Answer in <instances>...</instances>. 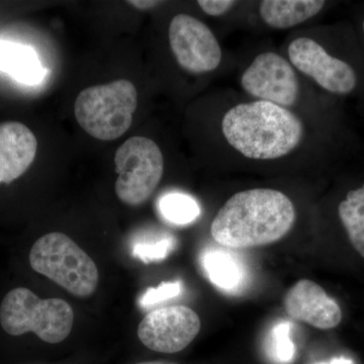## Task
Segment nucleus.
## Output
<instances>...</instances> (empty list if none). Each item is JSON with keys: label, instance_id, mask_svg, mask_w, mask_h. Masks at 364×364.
Instances as JSON below:
<instances>
[{"label": "nucleus", "instance_id": "obj_5", "mask_svg": "<svg viewBox=\"0 0 364 364\" xmlns=\"http://www.w3.org/2000/svg\"><path fill=\"white\" fill-rule=\"evenodd\" d=\"M136 107L135 85L119 79L81 91L74 105V114L88 135L100 141H114L130 129Z\"/></svg>", "mask_w": 364, "mask_h": 364}, {"label": "nucleus", "instance_id": "obj_13", "mask_svg": "<svg viewBox=\"0 0 364 364\" xmlns=\"http://www.w3.org/2000/svg\"><path fill=\"white\" fill-rule=\"evenodd\" d=\"M200 264L208 280L225 293H237L245 284V267L236 254L227 248L205 249L200 256Z\"/></svg>", "mask_w": 364, "mask_h": 364}, {"label": "nucleus", "instance_id": "obj_19", "mask_svg": "<svg viewBox=\"0 0 364 364\" xmlns=\"http://www.w3.org/2000/svg\"><path fill=\"white\" fill-rule=\"evenodd\" d=\"M181 282H164L156 287H150L139 299V305L144 309L151 308L157 304L176 298L181 293Z\"/></svg>", "mask_w": 364, "mask_h": 364}, {"label": "nucleus", "instance_id": "obj_18", "mask_svg": "<svg viewBox=\"0 0 364 364\" xmlns=\"http://www.w3.org/2000/svg\"><path fill=\"white\" fill-rule=\"evenodd\" d=\"M291 324L287 321H279L273 326L268 337V351L277 363H289L293 360L294 344L291 336Z\"/></svg>", "mask_w": 364, "mask_h": 364}, {"label": "nucleus", "instance_id": "obj_7", "mask_svg": "<svg viewBox=\"0 0 364 364\" xmlns=\"http://www.w3.org/2000/svg\"><path fill=\"white\" fill-rule=\"evenodd\" d=\"M287 52L291 64L328 92L347 97L358 91L360 85L358 68L348 60L328 52L315 40L298 38Z\"/></svg>", "mask_w": 364, "mask_h": 364}, {"label": "nucleus", "instance_id": "obj_11", "mask_svg": "<svg viewBox=\"0 0 364 364\" xmlns=\"http://www.w3.org/2000/svg\"><path fill=\"white\" fill-rule=\"evenodd\" d=\"M284 310L293 320L320 330L336 328L342 321V310L322 287L310 279L299 280L287 291Z\"/></svg>", "mask_w": 364, "mask_h": 364}, {"label": "nucleus", "instance_id": "obj_17", "mask_svg": "<svg viewBox=\"0 0 364 364\" xmlns=\"http://www.w3.org/2000/svg\"><path fill=\"white\" fill-rule=\"evenodd\" d=\"M159 210L166 221L177 226L191 224L200 215V208L195 198L181 193L163 196L159 202Z\"/></svg>", "mask_w": 364, "mask_h": 364}, {"label": "nucleus", "instance_id": "obj_22", "mask_svg": "<svg viewBox=\"0 0 364 364\" xmlns=\"http://www.w3.org/2000/svg\"><path fill=\"white\" fill-rule=\"evenodd\" d=\"M130 6L136 7V9L145 11V9H152L159 4V1H153V0H130L128 1Z\"/></svg>", "mask_w": 364, "mask_h": 364}, {"label": "nucleus", "instance_id": "obj_24", "mask_svg": "<svg viewBox=\"0 0 364 364\" xmlns=\"http://www.w3.org/2000/svg\"><path fill=\"white\" fill-rule=\"evenodd\" d=\"M135 364H176L173 363H169V361H163V360H158V361H146V363H139Z\"/></svg>", "mask_w": 364, "mask_h": 364}, {"label": "nucleus", "instance_id": "obj_16", "mask_svg": "<svg viewBox=\"0 0 364 364\" xmlns=\"http://www.w3.org/2000/svg\"><path fill=\"white\" fill-rule=\"evenodd\" d=\"M337 213L351 245L364 257V183L347 191Z\"/></svg>", "mask_w": 364, "mask_h": 364}, {"label": "nucleus", "instance_id": "obj_21", "mask_svg": "<svg viewBox=\"0 0 364 364\" xmlns=\"http://www.w3.org/2000/svg\"><path fill=\"white\" fill-rule=\"evenodd\" d=\"M198 4L203 13L208 16H219L227 14L232 7L236 6L237 2L233 0H200Z\"/></svg>", "mask_w": 364, "mask_h": 364}, {"label": "nucleus", "instance_id": "obj_15", "mask_svg": "<svg viewBox=\"0 0 364 364\" xmlns=\"http://www.w3.org/2000/svg\"><path fill=\"white\" fill-rule=\"evenodd\" d=\"M0 71L26 85H38L47 74L32 47L6 41H0Z\"/></svg>", "mask_w": 364, "mask_h": 364}, {"label": "nucleus", "instance_id": "obj_2", "mask_svg": "<svg viewBox=\"0 0 364 364\" xmlns=\"http://www.w3.org/2000/svg\"><path fill=\"white\" fill-rule=\"evenodd\" d=\"M222 131L227 142L243 156L273 160L298 147L304 124L286 107L257 100L229 109L223 119Z\"/></svg>", "mask_w": 364, "mask_h": 364}, {"label": "nucleus", "instance_id": "obj_1", "mask_svg": "<svg viewBox=\"0 0 364 364\" xmlns=\"http://www.w3.org/2000/svg\"><path fill=\"white\" fill-rule=\"evenodd\" d=\"M296 208L289 196L269 188L235 193L221 208L210 226L220 246L246 249L280 240L293 228Z\"/></svg>", "mask_w": 364, "mask_h": 364}, {"label": "nucleus", "instance_id": "obj_8", "mask_svg": "<svg viewBox=\"0 0 364 364\" xmlns=\"http://www.w3.org/2000/svg\"><path fill=\"white\" fill-rule=\"evenodd\" d=\"M169 44L177 63L193 74L215 70L222 61L217 38L207 25L188 16L177 14L169 25Z\"/></svg>", "mask_w": 364, "mask_h": 364}, {"label": "nucleus", "instance_id": "obj_4", "mask_svg": "<svg viewBox=\"0 0 364 364\" xmlns=\"http://www.w3.org/2000/svg\"><path fill=\"white\" fill-rule=\"evenodd\" d=\"M28 260L36 272L77 298H88L97 291V264L65 234L52 232L41 237L31 248Z\"/></svg>", "mask_w": 364, "mask_h": 364}, {"label": "nucleus", "instance_id": "obj_3", "mask_svg": "<svg viewBox=\"0 0 364 364\" xmlns=\"http://www.w3.org/2000/svg\"><path fill=\"white\" fill-rule=\"evenodd\" d=\"M73 309L61 299H41L26 287L9 291L0 305V325L7 334L33 332L50 344L64 341L72 331Z\"/></svg>", "mask_w": 364, "mask_h": 364}, {"label": "nucleus", "instance_id": "obj_23", "mask_svg": "<svg viewBox=\"0 0 364 364\" xmlns=\"http://www.w3.org/2000/svg\"><path fill=\"white\" fill-rule=\"evenodd\" d=\"M317 364H353V363H352V361L349 360V359L335 358V359H333V360L329 361V363H317Z\"/></svg>", "mask_w": 364, "mask_h": 364}, {"label": "nucleus", "instance_id": "obj_20", "mask_svg": "<svg viewBox=\"0 0 364 364\" xmlns=\"http://www.w3.org/2000/svg\"><path fill=\"white\" fill-rule=\"evenodd\" d=\"M174 248L173 239L163 238L153 243L138 244L134 248V254L144 262H153L166 258Z\"/></svg>", "mask_w": 364, "mask_h": 364}, {"label": "nucleus", "instance_id": "obj_9", "mask_svg": "<svg viewBox=\"0 0 364 364\" xmlns=\"http://www.w3.org/2000/svg\"><path fill=\"white\" fill-rule=\"evenodd\" d=\"M198 314L186 306H168L148 313L138 326V337L150 350L173 354L186 349L200 331Z\"/></svg>", "mask_w": 364, "mask_h": 364}, {"label": "nucleus", "instance_id": "obj_14", "mask_svg": "<svg viewBox=\"0 0 364 364\" xmlns=\"http://www.w3.org/2000/svg\"><path fill=\"white\" fill-rule=\"evenodd\" d=\"M326 6L323 0H264L260 2L259 14L272 28H293L317 16Z\"/></svg>", "mask_w": 364, "mask_h": 364}, {"label": "nucleus", "instance_id": "obj_25", "mask_svg": "<svg viewBox=\"0 0 364 364\" xmlns=\"http://www.w3.org/2000/svg\"><path fill=\"white\" fill-rule=\"evenodd\" d=\"M360 28H361V33H363V40H364V16L363 18V20H361V21H360Z\"/></svg>", "mask_w": 364, "mask_h": 364}, {"label": "nucleus", "instance_id": "obj_6", "mask_svg": "<svg viewBox=\"0 0 364 364\" xmlns=\"http://www.w3.org/2000/svg\"><path fill=\"white\" fill-rule=\"evenodd\" d=\"M116 193L121 202L136 207L147 202L159 186L164 159L159 146L146 136H132L114 155Z\"/></svg>", "mask_w": 364, "mask_h": 364}, {"label": "nucleus", "instance_id": "obj_10", "mask_svg": "<svg viewBox=\"0 0 364 364\" xmlns=\"http://www.w3.org/2000/svg\"><path fill=\"white\" fill-rule=\"evenodd\" d=\"M248 95L263 102L291 107L298 102L299 82L293 66L277 53L258 55L241 77Z\"/></svg>", "mask_w": 364, "mask_h": 364}, {"label": "nucleus", "instance_id": "obj_12", "mask_svg": "<svg viewBox=\"0 0 364 364\" xmlns=\"http://www.w3.org/2000/svg\"><path fill=\"white\" fill-rule=\"evenodd\" d=\"M38 141L26 124H0V184L20 178L35 160Z\"/></svg>", "mask_w": 364, "mask_h": 364}]
</instances>
